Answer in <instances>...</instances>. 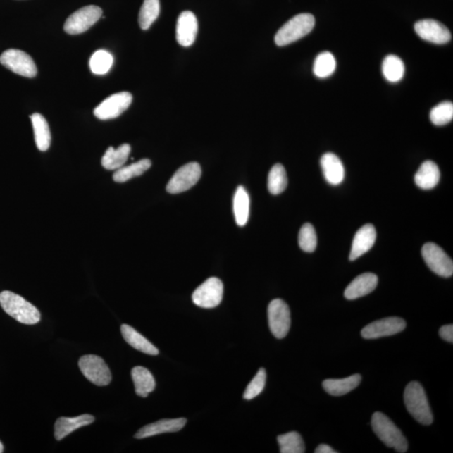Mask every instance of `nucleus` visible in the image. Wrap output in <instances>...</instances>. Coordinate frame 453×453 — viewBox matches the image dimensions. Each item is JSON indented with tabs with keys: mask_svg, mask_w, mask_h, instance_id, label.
<instances>
[{
	"mask_svg": "<svg viewBox=\"0 0 453 453\" xmlns=\"http://www.w3.org/2000/svg\"><path fill=\"white\" fill-rule=\"evenodd\" d=\"M404 404L407 411L421 424L433 423V416L423 387L413 381L408 384L404 393Z\"/></svg>",
	"mask_w": 453,
	"mask_h": 453,
	"instance_id": "nucleus-2",
	"label": "nucleus"
},
{
	"mask_svg": "<svg viewBox=\"0 0 453 453\" xmlns=\"http://www.w3.org/2000/svg\"><path fill=\"white\" fill-rule=\"evenodd\" d=\"M316 453H337V452L333 450L331 447L326 445V444H321L318 447L316 448Z\"/></svg>",
	"mask_w": 453,
	"mask_h": 453,
	"instance_id": "nucleus-39",
	"label": "nucleus"
},
{
	"mask_svg": "<svg viewBox=\"0 0 453 453\" xmlns=\"http://www.w3.org/2000/svg\"><path fill=\"white\" fill-rule=\"evenodd\" d=\"M382 71L386 80L390 82H398L404 77V65L399 57L390 55L383 61Z\"/></svg>",
	"mask_w": 453,
	"mask_h": 453,
	"instance_id": "nucleus-29",
	"label": "nucleus"
},
{
	"mask_svg": "<svg viewBox=\"0 0 453 453\" xmlns=\"http://www.w3.org/2000/svg\"><path fill=\"white\" fill-rule=\"evenodd\" d=\"M234 213L237 225L243 227L248 222L249 197L244 187L237 188L234 199Z\"/></svg>",
	"mask_w": 453,
	"mask_h": 453,
	"instance_id": "nucleus-28",
	"label": "nucleus"
},
{
	"mask_svg": "<svg viewBox=\"0 0 453 453\" xmlns=\"http://www.w3.org/2000/svg\"><path fill=\"white\" fill-rule=\"evenodd\" d=\"M376 240V230L373 224H366L356 232L352 244L349 255L350 261H354L366 254L375 244Z\"/></svg>",
	"mask_w": 453,
	"mask_h": 453,
	"instance_id": "nucleus-16",
	"label": "nucleus"
},
{
	"mask_svg": "<svg viewBox=\"0 0 453 453\" xmlns=\"http://www.w3.org/2000/svg\"><path fill=\"white\" fill-rule=\"evenodd\" d=\"M378 285V277L373 273H364L352 281L347 285L345 292V297L347 300H355L364 296L376 290Z\"/></svg>",
	"mask_w": 453,
	"mask_h": 453,
	"instance_id": "nucleus-18",
	"label": "nucleus"
},
{
	"mask_svg": "<svg viewBox=\"0 0 453 453\" xmlns=\"http://www.w3.org/2000/svg\"><path fill=\"white\" fill-rule=\"evenodd\" d=\"M79 368L87 380L98 386H106L112 380L111 372L102 358L85 355L79 359Z\"/></svg>",
	"mask_w": 453,
	"mask_h": 453,
	"instance_id": "nucleus-5",
	"label": "nucleus"
},
{
	"mask_svg": "<svg viewBox=\"0 0 453 453\" xmlns=\"http://www.w3.org/2000/svg\"><path fill=\"white\" fill-rule=\"evenodd\" d=\"M133 97L129 92H121L109 96L94 109V116L101 120H112L120 116L130 106Z\"/></svg>",
	"mask_w": 453,
	"mask_h": 453,
	"instance_id": "nucleus-12",
	"label": "nucleus"
},
{
	"mask_svg": "<svg viewBox=\"0 0 453 453\" xmlns=\"http://www.w3.org/2000/svg\"><path fill=\"white\" fill-rule=\"evenodd\" d=\"M30 118H32L37 147L39 151H46L49 149L51 142L49 125L42 114L34 113Z\"/></svg>",
	"mask_w": 453,
	"mask_h": 453,
	"instance_id": "nucleus-25",
	"label": "nucleus"
},
{
	"mask_svg": "<svg viewBox=\"0 0 453 453\" xmlns=\"http://www.w3.org/2000/svg\"><path fill=\"white\" fill-rule=\"evenodd\" d=\"M266 383V371L265 368H259L256 376L249 383L244 393V399L250 400L258 397L265 389Z\"/></svg>",
	"mask_w": 453,
	"mask_h": 453,
	"instance_id": "nucleus-37",
	"label": "nucleus"
},
{
	"mask_svg": "<svg viewBox=\"0 0 453 453\" xmlns=\"http://www.w3.org/2000/svg\"><path fill=\"white\" fill-rule=\"evenodd\" d=\"M415 30L418 36L426 42L446 44L451 41L450 30L435 20H422L416 22Z\"/></svg>",
	"mask_w": 453,
	"mask_h": 453,
	"instance_id": "nucleus-14",
	"label": "nucleus"
},
{
	"mask_svg": "<svg viewBox=\"0 0 453 453\" xmlns=\"http://www.w3.org/2000/svg\"><path fill=\"white\" fill-rule=\"evenodd\" d=\"M223 284L216 277H212L202 283L192 294V302L201 309H214L222 302Z\"/></svg>",
	"mask_w": 453,
	"mask_h": 453,
	"instance_id": "nucleus-6",
	"label": "nucleus"
},
{
	"mask_svg": "<svg viewBox=\"0 0 453 453\" xmlns=\"http://www.w3.org/2000/svg\"><path fill=\"white\" fill-rule=\"evenodd\" d=\"M315 26L314 16L311 14H300L294 16L283 27L275 37V42L278 46L290 45L298 39L309 35Z\"/></svg>",
	"mask_w": 453,
	"mask_h": 453,
	"instance_id": "nucleus-4",
	"label": "nucleus"
},
{
	"mask_svg": "<svg viewBox=\"0 0 453 453\" xmlns=\"http://www.w3.org/2000/svg\"><path fill=\"white\" fill-rule=\"evenodd\" d=\"M134 381L135 393L140 397H147L156 388V381L152 373L142 366L135 367L131 371Z\"/></svg>",
	"mask_w": 453,
	"mask_h": 453,
	"instance_id": "nucleus-23",
	"label": "nucleus"
},
{
	"mask_svg": "<svg viewBox=\"0 0 453 453\" xmlns=\"http://www.w3.org/2000/svg\"><path fill=\"white\" fill-rule=\"evenodd\" d=\"M440 170L437 164L432 161L422 163L415 175V182L424 190L434 188L440 181Z\"/></svg>",
	"mask_w": 453,
	"mask_h": 453,
	"instance_id": "nucleus-22",
	"label": "nucleus"
},
{
	"mask_svg": "<svg viewBox=\"0 0 453 453\" xmlns=\"http://www.w3.org/2000/svg\"><path fill=\"white\" fill-rule=\"evenodd\" d=\"M151 161L149 159H142L130 166H122L113 174V181L118 183L125 182L132 178L143 175L145 171L151 168Z\"/></svg>",
	"mask_w": 453,
	"mask_h": 453,
	"instance_id": "nucleus-27",
	"label": "nucleus"
},
{
	"mask_svg": "<svg viewBox=\"0 0 453 453\" xmlns=\"http://www.w3.org/2000/svg\"><path fill=\"white\" fill-rule=\"evenodd\" d=\"M439 335L442 338V340L451 342H453V326L452 324L446 325L443 326L441 329L439 330Z\"/></svg>",
	"mask_w": 453,
	"mask_h": 453,
	"instance_id": "nucleus-38",
	"label": "nucleus"
},
{
	"mask_svg": "<svg viewBox=\"0 0 453 453\" xmlns=\"http://www.w3.org/2000/svg\"><path fill=\"white\" fill-rule=\"evenodd\" d=\"M3 452H4L3 444L1 443V442H0V453H1Z\"/></svg>",
	"mask_w": 453,
	"mask_h": 453,
	"instance_id": "nucleus-40",
	"label": "nucleus"
},
{
	"mask_svg": "<svg viewBox=\"0 0 453 453\" xmlns=\"http://www.w3.org/2000/svg\"><path fill=\"white\" fill-rule=\"evenodd\" d=\"M0 305L8 315L20 323L33 325L41 320V314L36 306L8 290L0 293Z\"/></svg>",
	"mask_w": 453,
	"mask_h": 453,
	"instance_id": "nucleus-1",
	"label": "nucleus"
},
{
	"mask_svg": "<svg viewBox=\"0 0 453 453\" xmlns=\"http://www.w3.org/2000/svg\"><path fill=\"white\" fill-rule=\"evenodd\" d=\"M160 11V0H144L139 14L140 28L147 30L151 27L154 22H155L158 16H159Z\"/></svg>",
	"mask_w": 453,
	"mask_h": 453,
	"instance_id": "nucleus-30",
	"label": "nucleus"
},
{
	"mask_svg": "<svg viewBox=\"0 0 453 453\" xmlns=\"http://www.w3.org/2000/svg\"><path fill=\"white\" fill-rule=\"evenodd\" d=\"M430 121L437 126L448 124L453 118V104L451 102H443L432 109L430 113Z\"/></svg>",
	"mask_w": 453,
	"mask_h": 453,
	"instance_id": "nucleus-36",
	"label": "nucleus"
},
{
	"mask_svg": "<svg viewBox=\"0 0 453 453\" xmlns=\"http://www.w3.org/2000/svg\"><path fill=\"white\" fill-rule=\"evenodd\" d=\"M287 184L288 179L285 167L281 164L273 166L268 177V189L271 194H280L285 190Z\"/></svg>",
	"mask_w": 453,
	"mask_h": 453,
	"instance_id": "nucleus-31",
	"label": "nucleus"
},
{
	"mask_svg": "<svg viewBox=\"0 0 453 453\" xmlns=\"http://www.w3.org/2000/svg\"><path fill=\"white\" fill-rule=\"evenodd\" d=\"M406 321L400 318H387L376 321L363 328L361 335L365 340H376L383 337L395 335L404 331Z\"/></svg>",
	"mask_w": 453,
	"mask_h": 453,
	"instance_id": "nucleus-13",
	"label": "nucleus"
},
{
	"mask_svg": "<svg viewBox=\"0 0 453 453\" xmlns=\"http://www.w3.org/2000/svg\"><path fill=\"white\" fill-rule=\"evenodd\" d=\"M321 166H322L324 178L329 184L337 186L344 181L345 167L335 154H325L321 159Z\"/></svg>",
	"mask_w": 453,
	"mask_h": 453,
	"instance_id": "nucleus-19",
	"label": "nucleus"
},
{
	"mask_svg": "<svg viewBox=\"0 0 453 453\" xmlns=\"http://www.w3.org/2000/svg\"><path fill=\"white\" fill-rule=\"evenodd\" d=\"M102 8L98 6L83 7L68 17L64 25V30L69 35L85 32L102 17Z\"/></svg>",
	"mask_w": 453,
	"mask_h": 453,
	"instance_id": "nucleus-7",
	"label": "nucleus"
},
{
	"mask_svg": "<svg viewBox=\"0 0 453 453\" xmlns=\"http://www.w3.org/2000/svg\"><path fill=\"white\" fill-rule=\"evenodd\" d=\"M281 453L305 452V444L302 435L297 432H290L277 438Z\"/></svg>",
	"mask_w": 453,
	"mask_h": 453,
	"instance_id": "nucleus-33",
	"label": "nucleus"
},
{
	"mask_svg": "<svg viewBox=\"0 0 453 453\" xmlns=\"http://www.w3.org/2000/svg\"><path fill=\"white\" fill-rule=\"evenodd\" d=\"M421 254L429 269L435 274L446 278L452 275V259L440 246L434 243L426 244L422 247Z\"/></svg>",
	"mask_w": 453,
	"mask_h": 453,
	"instance_id": "nucleus-8",
	"label": "nucleus"
},
{
	"mask_svg": "<svg viewBox=\"0 0 453 453\" xmlns=\"http://www.w3.org/2000/svg\"><path fill=\"white\" fill-rule=\"evenodd\" d=\"M130 151L129 144H122L118 149L109 147L102 158V166L109 170L120 169L126 163Z\"/></svg>",
	"mask_w": 453,
	"mask_h": 453,
	"instance_id": "nucleus-26",
	"label": "nucleus"
},
{
	"mask_svg": "<svg viewBox=\"0 0 453 453\" xmlns=\"http://www.w3.org/2000/svg\"><path fill=\"white\" fill-rule=\"evenodd\" d=\"M187 423L186 418H178V419H164L147 425L135 435V438L143 439L154 435L167 433H177L181 430Z\"/></svg>",
	"mask_w": 453,
	"mask_h": 453,
	"instance_id": "nucleus-17",
	"label": "nucleus"
},
{
	"mask_svg": "<svg viewBox=\"0 0 453 453\" xmlns=\"http://www.w3.org/2000/svg\"><path fill=\"white\" fill-rule=\"evenodd\" d=\"M298 243L303 252H314L318 245L315 228L311 223H306L299 232Z\"/></svg>",
	"mask_w": 453,
	"mask_h": 453,
	"instance_id": "nucleus-35",
	"label": "nucleus"
},
{
	"mask_svg": "<svg viewBox=\"0 0 453 453\" xmlns=\"http://www.w3.org/2000/svg\"><path fill=\"white\" fill-rule=\"evenodd\" d=\"M268 320L271 331L276 338H284L290 328V311L288 305L281 299L273 300L268 306Z\"/></svg>",
	"mask_w": 453,
	"mask_h": 453,
	"instance_id": "nucleus-10",
	"label": "nucleus"
},
{
	"mask_svg": "<svg viewBox=\"0 0 453 453\" xmlns=\"http://www.w3.org/2000/svg\"><path fill=\"white\" fill-rule=\"evenodd\" d=\"M337 67L335 57L329 51L320 54L314 61V73L319 78H326L335 72Z\"/></svg>",
	"mask_w": 453,
	"mask_h": 453,
	"instance_id": "nucleus-32",
	"label": "nucleus"
},
{
	"mask_svg": "<svg viewBox=\"0 0 453 453\" xmlns=\"http://www.w3.org/2000/svg\"><path fill=\"white\" fill-rule=\"evenodd\" d=\"M371 426L377 437L387 447L394 448L397 452L403 453L408 450L407 438L388 416L381 412H376L372 416Z\"/></svg>",
	"mask_w": 453,
	"mask_h": 453,
	"instance_id": "nucleus-3",
	"label": "nucleus"
},
{
	"mask_svg": "<svg viewBox=\"0 0 453 453\" xmlns=\"http://www.w3.org/2000/svg\"><path fill=\"white\" fill-rule=\"evenodd\" d=\"M121 333L128 344L133 347L136 350L149 355L156 356L159 354V350L156 347L154 346L151 342L136 331L135 329L129 326V325H122Z\"/></svg>",
	"mask_w": 453,
	"mask_h": 453,
	"instance_id": "nucleus-21",
	"label": "nucleus"
},
{
	"mask_svg": "<svg viewBox=\"0 0 453 453\" xmlns=\"http://www.w3.org/2000/svg\"><path fill=\"white\" fill-rule=\"evenodd\" d=\"M201 175V166L197 162H191L177 170L167 184L166 191L171 194H178L189 190L199 181Z\"/></svg>",
	"mask_w": 453,
	"mask_h": 453,
	"instance_id": "nucleus-11",
	"label": "nucleus"
},
{
	"mask_svg": "<svg viewBox=\"0 0 453 453\" xmlns=\"http://www.w3.org/2000/svg\"><path fill=\"white\" fill-rule=\"evenodd\" d=\"M199 22L191 11H184L179 15L177 23V41L184 47L191 46L195 42Z\"/></svg>",
	"mask_w": 453,
	"mask_h": 453,
	"instance_id": "nucleus-15",
	"label": "nucleus"
},
{
	"mask_svg": "<svg viewBox=\"0 0 453 453\" xmlns=\"http://www.w3.org/2000/svg\"><path fill=\"white\" fill-rule=\"evenodd\" d=\"M113 63V57L111 54L104 50L94 52L92 56L89 66L92 73L104 75L108 73Z\"/></svg>",
	"mask_w": 453,
	"mask_h": 453,
	"instance_id": "nucleus-34",
	"label": "nucleus"
},
{
	"mask_svg": "<svg viewBox=\"0 0 453 453\" xmlns=\"http://www.w3.org/2000/svg\"><path fill=\"white\" fill-rule=\"evenodd\" d=\"M0 63L11 72L25 77H35L37 74V68L32 56L20 50L4 51L0 56Z\"/></svg>",
	"mask_w": 453,
	"mask_h": 453,
	"instance_id": "nucleus-9",
	"label": "nucleus"
},
{
	"mask_svg": "<svg viewBox=\"0 0 453 453\" xmlns=\"http://www.w3.org/2000/svg\"><path fill=\"white\" fill-rule=\"evenodd\" d=\"M361 380V376L354 375L345 379L324 380L323 386L329 395L341 397L357 388Z\"/></svg>",
	"mask_w": 453,
	"mask_h": 453,
	"instance_id": "nucleus-24",
	"label": "nucleus"
},
{
	"mask_svg": "<svg viewBox=\"0 0 453 453\" xmlns=\"http://www.w3.org/2000/svg\"><path fill=\"white\" fill-rule=\"evenodd\" d=\"M94 420V416L87 414L76 417H60L55 423V438L57 441H61L74 430L92 424Z\"/></svg>",
	"mask_w": 453,
	"mask_h": 453,
	"instance_id": "nucleus-20",
	"label": "nucleus"
}]
</instances>
